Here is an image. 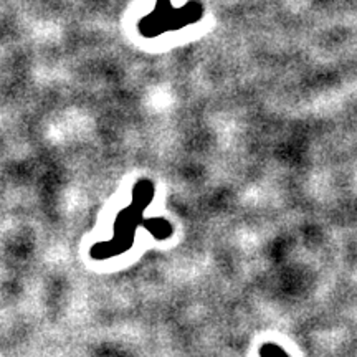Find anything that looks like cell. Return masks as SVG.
<instances>
[{"label": "cell", "mask_w": 357, "mask_h": 357, "mask_svg": "<svg viewBox=\"0 0 357 357\" xmlns=\"http://www.w3.org/2000/svg\"><path fill=\"white\" fill-rule=\"evenodd\" d=\"M204 17V6L197 0H190L181 8L172 7L171 0H158L154 10L139 20V32L147 38L178 30L182 26L195 24Z\"/></svg>", "instance_id": "1"}, {"label": "cell", "mask_w": 357, "mask_h": 357, "mask_svg": "<svg viewBox=\"0 0 357 357\" xmlns=\"http://www.w3.org/2000/svg\"><path fill=\"white\" fill-rule=\"evenodd\" d=\"M260 356L261 357H289L287 352L281 349L280 346L273 344V342H268L260 349Z\"/></svg>", "instance_id": "2"}]
</instances>
